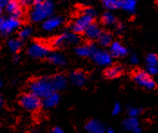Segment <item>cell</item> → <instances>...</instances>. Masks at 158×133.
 <instances>
[{
	"label": "cell",
	"mask_w": 158,
	"mask_h": 133,
	"mask_svg": "<svg viewBox=\"0 0 158 133\" xmlns=\"http://www.w3.org/2000/svg\"><path fill=\"white\" fill-rule=\"evenodd\" d=\"M54 12V4L52 0H34L30 12V19L34 23L44 22Z\"/></svg>",
	"instance_id": "obj_1"
},
{
	"label": "cell",
	"mask_w": 158,
	"mask_h": 133,
	"mask_svg": "<svg viewBox=\"0 0 158 133\" xmlns=\"http://www.w3.org/2000/svg\"><path fill=\"white\" fill-rule=\"evenodd\" d=\"M96 46L94 45H81V46H78L75 49V52L78 56L80 57H89L91 56L93 51L96 49Z\"/></svg>",
	"instance_id": "obj_15"
},
{
	"label": "cell",
	"mask_w": 158,
	"mask_h": 133,
	"mask_svg": "<svg viewBox=\"0 0 158 133\" xmlns=\"http://www.w3.org/2000/svg\"><path fill=\"white\" fill-rule=\"evenodd\" d=\"M59 102V95L55 92L51 93L50 95H48L47 96L44 97V104L46 107H53L55 106Z\"/></svg>",
	"instance_id": "obj_19"
},
{
	"label": "cell",
	"mask_w": 158,
	"mask_h": 133,
	"mask_svg": "<svg viewBox=\"0 0 158 133\" xmlns=\"http://www.w3.org/2000/svg\"><path fill=\"white\" fill-rule=\"evenodd\" d=\"M79 42V37L75 33H64L60 36L56 37L53 41L52 45L56 48H63L72 44H76Z\"/></svg>",
	"instance_id": "obj_7"
},
{
	"label": "cell",
	"mask_w": 158,
	"mask_h": 133,
	"mask_svg": "<svg viewBox=\"0 0 158 133\" xmlns=\"http://www.w3.org/2000/svg\"><path fill=\"white\" fill-rule=\"evenodd\" d=\"M130 62L132 63V64H137L138 63V58H137V56L136 55H132L131 57H130Z\"/></svg>",
	"instance_id": "obj_32"
},
{
	"label": "cell",
	"mask_w": 158,
	"mask_h": 133,
	"mask_svg": "<svg viewBox=\"0 0 158 133\" xmlns=\"http://www.w3.org/2000/svg\"><path fill=\"white\" fill-rule=\"evenodd\" d=\"M50 133H63V131H61V129H59V128H53Z\"/></svg>",
	"instance_id": "obj_34"
},
{
	"label": "cell",
	"mask_w": 158,
	"mask_h": 133,
	"mask_svg": "<svg viewBox=\"0 0 158 133\" xmlns=\"http://www.w3.org/2000/svg\"><path fill=\"white\" fill-rule=\"evenodd\" d=\"M19 2V4L22 6H29L31 5H33L34 3V0H17Z\"/></svg>",
	"instance_id": "obj_29"
},
{
	"label": "cell",
	"mask_w": 158,
	"mask_h": 133,
	"mask_svg": "<svg viewBox=\"0 0 158 133\" xmlns=\"http://www.w3.org/2000/svg\"><path fill=\"white\" fill-rule=\"evenodd\" d=\"M3 10H4V8L0 7V17L2 16V14H3Z\"/></svg>",
	"instance_id": "obj_35"
},
{
	"label": "cell",
	"mask_w": 158,
	"mask_h": 133,
	"mask_svg": "<svg viewBox=\"0 0 158 133\" xmlns=\"http://www.w3.org/2000/svg\"><path fill=\"white\" fill-rule=\"evenodd\" d=\"M99 44L102 46V47H109L110 44L112 43L113 41V39H112V35L109 33H101V34L99 35L98 39Z\"/></svg>",
	"instance_id": "obj_21"
},
{
	"label": "cell",
	"mask_w": 158,
	"mask_h": 133,
	"mask_svg": "<svg viewBox=\"0 0 158 133\" xmlns=\"http://www.w3.org/2000/svg\"><path fill=\"white\" fill-rule=\"evenodd\" d=\"M21 25V22L18 18L7 17L2 18L0 17V34L1 35H8L16 31Z\"/></svg>",
	"instance_id": "obj_6"
},
{
	"label": "cell",
	"mask_w": 158,
	"mask_h": 133,
	"mask_svg": "<svg viewBox=\"0 0 158 133\" xmlns=\"http://www.w3.org/2000/svg\"><path fill=\"white\" fill-rule=\"evenodd\" d=\"M119 8L127 13H134L136 8V0H119Z\"/></svg>",
	"instance_id": "obj_16"
},
{
	"label": "cell",
	"mask_w": 158,
	"mask_h": 133,
	"mask_svg": "<svg viewBox=\"0 0 158 133\" xmlns=\"http://www.w3.org/2000/svg\"><path fill=\"white\" fill-rule=\"evenodd\" d=\"M97 13L91 7H86L82 13L74 20L72 24V30L75 33H82L85 32L87 27L93 23Z\"/></svg>",
	"instance_id": "obj_2"
},
{
	"label": "cell",
	"mask_w": 158,
	"mask_h": 133,
	"mask_svg": "<svg viewBox=\"0 0 158 133\" xmlns=\"http://www.w3.org/2000/svg\"><path fill=\"white\" fill-rule=\"evenodd\" d=\"M49 48L44 43L34 42L28 48V54L35 59H44L49 55Z\"/></svg>",
	"instance_id": "obj_8"
},
{
	"label": "cell",
	"mask_w": 158,
	"mask_h": 133,
	"mask_svg": "<svg viewBox=\"0 0 158 133\" xmlns=\"http://www.w3.org/2000/svg\"><path fill=\"white\" fill-rule=\"evenodd\" d=\"M48 60L51 63L57 65V66H63L65 65L66 61H65V58L64 56L59 53V52H53L48 55Z\"/></svg>",
	"instance_id": "obj_18"
},
{
	"label": "cell",
	"mask_w": 158,
	"mask_h": 133,
	"mask_svg": "<svg viewBox=\"0 0 158 133\" xmlns=\"http://www.w3.org/2000/svg\"><path fill=\"white\" fill-rule=\"evenodd\" d=\"M120 111V105L118 104H117L115 106H114V110H113V112L115 113V114H117V113H118Z\"/></svg>",
	"instance_id": "obj_33"
},
{
	"label": "cell",
	"mask_w": 158,
	"mask_h": 133,
	"mask_svg": "<svg viewBox=\"0 0 158 133\" xmlns=\"http://www.w3.org/2000/svg\"><path fill=\"white\" fill-rule=\"evenodd\" d=\"M133 80L135 84L147 90H153L156 87V84L151 77V75L144 70H135L133 74Z\"/></svg>",
	"instance_id": "obj_5"
},
{
	"label": "cell",
	"mask_w": 158,
	"mask_h": 133,
	"mask_svg": "<svg viewBox=\"0 0 158 133\" xmlns=\"http://www.w3.org/2000/svg\"><path fill=\"white\" fill-rule=\"evenodd\" d=\"M146 65L147 68L150 67H158V56L156 54L150 53L146 56Z\"/></svg>",
	"instance_id": "obj_25"
},
{
	"label": "cell",
	"mask_w": 158,
	"mask_h": 133,
	"mask_svg": "<svg viewBox=\"0 0 158 133\" xmlns=\"http://www.w3.org/2000/svg\"><path fill=\"white\" fill-rule=\"evenodd\" d=\"M19 104L23 108L33 112L38 111L42 106V101L40 97L31 92L24 93L19 97Z\"/></svg>",
	"instance_id": "obj_4"
},
{
	"label": "cell",
	"mask_w": 158,
	"mask_h": 133,
	"mask_svg": "<svg viewBox=\"0 0 158 133\" xmlns=\"http://www.w3.org/2000/svg\"><path fill=\"white\" fill-rule=\"evenodd\" d=\"M125 126L128 130H135L138 128V122L135 117H131L125 121Z\"/></svg>",
	"instance_id": "obj_27"
},
{
	"label": "cell",
	"mask_w": 158,
	"mask_h": 133,
	"mask_svg": "<svg viewBox=\"0 0 158 133\" xmlns=\"http://www.w3.org/2000/svg\"><path fill=\"white\" fill-rule=\"evenodd\" d=\"M88 130H94V133H101L102 132V126L100 125V123H98V121H90L88 124Z\"/></svg>",
	"instance_id": "obj_28"
},
{
	"label": "cell",
	"mask_w": 158,
	"mask_h": 133,
	"mask_svg": "<svg viewBox=\"0 0 158 133\" xmlns=\"http://www.w3.org/2000/svg\"><path fill=\"white\" fill-rule=\"evenodd\" d=\"M32 33H33V30L30 26H25L23 27L20 32H19V38L22 39V40H25L27 38L32 35Z\"/></svg>",
	"instance_id": "obj_26"
},
{
	"label": "cell",
	"mask_w": 158,
	"mask_h": 133,
	"mask_svg": "<svg viewBox=\"0 0 158 133\" xmlns=\"http://www.w3.org/2000/svg\"><path fill=\"white\" fill-rule=\"evenodd\" d=\"M102 31H101V28L98 24H95V23H92L90 24L87 29L85 30L84 33H85L86 37L89 39V40H91V41H94V40H98L99 35L101 34Z\"/></svg>",
	"instance_id": "obj_13"
},
{
	"label": "cell",
	"mask_w": 158,
	"mask_h": 133,
	"mask_svg": "<svg viewBox=\"0 0 158 133\" xmlns=\"http://www.w3.org/2000/svg\"><path fill=\"white\" fill-rule=\"evenodd\" d=\"M102 5L109 10H115L119 8V0H101Z\"/></svg>",
	"instance_id": "obj_24"
},
{
	"label": "cell",
	"mask_w": 158,
	"mask_h": 133,
	"mask_svg": "<svg viewBox=\"0 0 158 133\" xmlns=\"http://www.w3.org/2000/svg\"><path fill=\"white\" fill-rule=\"evenodd\" d=\"M30 92L40 97L47 96L51 93L54 92V88L52 86V83L51 78L41 77L33 80L29 84Z\"/></svg>",
	"instance_id": "obj_3"
},
{
	"label": "cell",
	"mask_w": 158,
	"mask_h": 133,
	"mask_svg": "<svg viewBox=\"0 0 158 133\" xmlns=\"http://www.w3.org/2000/svg\"><path fill=\"white\" fill-rule=\"evenodd\" d=\"M140 112V110L137 109V108H130L128 111V113L131 117H135L139 114Z\"/></svg>",
	"instance_id": "obj_30"
},
{
	"label": "cell",
	"mask_w": 158,
	"mask_h": 133,
	"mask_svg": "<svg viewBox=\"0 0 158 133\" xmlns=\"http://www.w3.org/2000/svg\"><path fill=\"white\" fill-rule=\"evenodd\" d=\"M63 23V20L61 17L59 16H51L47 19H45L43 23V29L46 32H52L55 30L56 28L60 27Z\"/></svg>",
	"instance_id": "obj_12"
},
{
	"label": "cell",
	"mask_w": 158,
	"mask_h": 133,
	"mask_svg": "<svg viewBox=\"0 0 158 133\" xmlns=\"http://www.w3.org/2000/svg\"><path fill=\"white\" fill-rule=\"evenodd\" d=\"M6 10L9 14V15L11 17L20 19L21 16L23 15L22 6L19 4V2L17 0H10L8 5L6 6Z\"/></svg>",
	"instance_id": "obj_11"
},
{
	"label": "cell",
	"mask_w": 158,
	"mask_h": 133,
	"mask_svg": "<svg viewBox=\"0 0 158 133\" xmlns=\"http://www.w3.org/2000/svg\"><path fill=\"white\" fill-rule=\"evenodd\" d=\"M0 86H1V84H0Z\"/></svg>",
	"instance_id": "obj_36"
},
{
	"label": "cell",
	"mask_w": 158,
	"mask_h": 133,
	"mask_svg": "<svg viewBox=\"0 0 158 133\" xmlns=\"http://www.w3.org/2000/svg\"><path fill=\"white\" fill-rule=\"evenodd\" d=\"M123 73V68L121 66L118 65H114V66H110L105 71L104 75L107 78L110 79H114V78H118Z\"/></svg>",
	"instance_id": "obj_14"
},
{
	"label": "cell",
	"mask_w": 158,
	"mask_h": 133,
	"mask_svg": "<svg viewBox=\"0 0 158 133\" xmlns=\"http://www.w3.org/2000/svg\"><path fill=\"white\" fill-rule=\"evenodd\" d=\"M9 2H10V0H0V7L6 8V6L8 5Z\"/></svg>",
	"instance_id": "obj_31"
},
{
	"label": "cell",
	"mask_w": 158,
	"mask_h": 133,
	"mask_svg": "<svg viewBox=\"0 0 158 133\" xmlns=\"http://www.w3.org/2000/svg\"><path fill=\"white\" fill-rule=\"evenodd\" d=\"M110 53L112 58H123L127 55L128 50L119 41H112L110 45Z\"/></svg>",
	"instance_id": "obj_10"
},
{
	"label": "cell",
	"mask_w": 158,
	"mask_h": 133,
	"mask_svg": "<svg viewBox=\"0 0 158 133\" xmlns=\"http://www.w3.org/2000/svg\"><path fill=\"white\" fill-rule=\"evenodd\" d=\"M7 45H8V48L10 49V50L12 52H18L22 48L23 43L18 39H11L8 41Z\"/></svg>",
	"instance_id": "obj_22"
},
{
	"label": "cell",
	"mask_w": 158,
	"mask_h": 133,
	"mask_svg": "<svg viewBox=\"0 0 158 133\" xmlns=\"http://www.w3.org/2000/svg\"><path fill=\"white\" fill-rule=\"evenodd\" d=\"M51 80L52 83V86L54 88V91L63 89L66 85V78L61 75H57V76L52 77Z\"/></svg>",
	"instance_id": "obj_17"
},
{
	"label": "cell",
	"mask_w": 158,
	"mask_h": 133,
	"mask_svg": "<svg viewBox=\"0 0 158 133\" xmlns=\"http://www.w3.org/2000/svg\"><path fill=\"white\" fill-rule=\"evenodd\" d=\"M71 80L74 85H82L86 82V75L82 71H75L71 75Z\"/></svg>",
	"instance_id": "obj_20"
},
{
	"label": "cell",
	"mask_w": 158,
	"mask_h": 133,
	"mask_svg": "<svg viewBox=\"0 0 158 133\" xmlns=\"http://www.w3.org/2000/svg\"><path fill=\"white\" fill-rule=\"evenodd\" d=\"M93 61L100 66H109L112 63V56L110 52L104 50V49H96L92 55H91Z\"/></svg>",
	"instance_id": "obj_9"
},
{
	"label": "cell",
	"mask_w": 158,
	"mask_h": 133,
	"mask_svg": "<svg viewBox=\"0 0 158 133\" xmlns=\"http://www.w3.org/2000/svg\"><path fill=\"white\" fill-rule=\"evenodd\" d=\"M102 22L106 25H114L117 24V18L114 14L111 12H106L102 16Z\"/></svg>",
	"instance_id": "obj_23"
}]
</instances>
